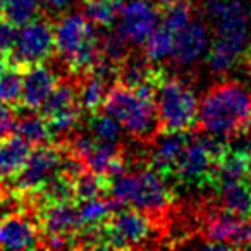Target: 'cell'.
<instances>
[{"label":"cell","instance_id":"d4e9b609","mask_svg":"<svg viewBox=\"0 0 251 251\" xmlns=\"http://www.w3.org/2000/svg\"><path fill=\"white\" fill-rule=\"evenodd\" d=\"M108 83L103 81L101 77L95 76L90 73V76L79 84L77 90V101H79L81 110H86L90 114L98 112L103 107V101L108 93Z\"/></svg>","mask_w":251,"mask_h":251},{"label":"cell","instance_id":"9a60e30c","mask_svg":"<svg viewBox=\"0 0 251 251\" xmlns=\"http://www.w3.org/2000/svg\"><path fill=\"white\" fill-rule=\"evenodd\" d=\"M59 84V77L50 67L43 64L28 66L26 73L23 74V91L21 101L28 110H38L53 88Z\"/></svg>","mask_w":251,"mask_h":251},{"label":"cell","instance_id":"83f0119b","mask_svg":"<svg viewBox=\"0 0 251 251\" xmlns=\"http://www.w3.org/2000/svg\"><path fill=\"white\" fill-rule=\"evenodd\" d=\"M114 205L110 200H84L79 201L77 205V220H79V227H98L103 226L107 219L110 217Z\"/></svg>","mask_w":251,"mask_h":251},{"label":"cell","instance_id":"7c38bea8","mask_svg":"<svg viewBox=\"0 0 251 251\" xmlns=\"http://www.w3.org/2000/svg\"><path fill=\"white\" fill-rule=\"evenodd\" d=\"M62 155L50 145L36 147L35 150H31L21 172L14 177L16 186L21 191H36L49 179L59 174V169L62 167Z\"/></svg>","mask_w":251,"mask_h":251},{"label":"cell","instance_id":"e575fe53","mask_svg":"<svg viewBox=\"0 0 251 251\" xmlns=\"http://www.w3.org/2000/svg\"><path fill=\"white\" fill-rule=\"evenodd\" d=\"M101 191H105V184L101 181V176L98 174H83L79 177L74 179V195L79 201H84V200H93V198H100Z\"/></svg>","mask_w":251,"mask_h":251},{"label":"cell","instance_id":"ba28073f","mask_svg":"<svg viewBox=\"0 0 251 251\" xmlns=\"http://www.w3.org/2000/svg\"><path fill=\"white\" fill-rule=\"evenodd\" d=\"M151 232V222L147 213L136 208H122L103 224V246L136 248L147 243Z\"/></svg>","mask_w":251,"mask_h":251},{"label":"cell","instance_id":"ab89813d","mask_svg":"<svg viewBox=\"0 0 251 251\" xmlns=\"http://www.w3.org/2000/svg\"><path fill=\"white\" fill-rule=\"evenodd\" d=\"M246 55H248V69H250V73H251V42H250V47H248V50H246Z\"/></svg>","mask_w":251,"mask_h":251},{"label":"cell","instance_id":"5bb4252c","mask_svg":"<svg viewBox=\"0 0 251 251\" xmlns=\"http://www.w3.org/2000/svg\"><path fill=\"white\" fill-rule=\"evenodd\" d=\"M136 191L131 206L145 213H160L171 203V191L164 177L155 169H143L136 172Z\"/></svg>","mask_w":251,"mask_h":251},{"label":"cell","instance_id":"ee69618b","mask_svg":"<svg viewBox=\"0 0 251 251\" xmlns=\"http://www.w3.org/2000/svg\"><path fill=\"white\" fill-rule=\"evenodd\" d=\"M2 2H4V0H2Z\"/></svg>","mask_w":251,"mask_h":251},{"label":"cell","instance_id":"d590c367","mask_svg":"<svg viewBox=\"0 0 251 251\" xmlns=\"http://www.w3.org/2000/svg\"><path fill=\"white\" fill-rule=\"evenodd\" d=\"M16 114L9 103H2L0 101V141L11 136L16 131Z\"/></svg>","mask_w":251,"mask_h":251},{"label":"cell","instance_id":"44dd1931","mask_svg":"<svg viewBox=\"0 0 251 251\" xmlns=\"http://www.w3.org/2000/svg\"><path fill=\"white\" fill-rule=\"evenodd\" d=\"M220 206L226 212L232 213L241 219L251 217V184L248 181L219 184Z\"/></svg>","mask_w":251,"mask_h":251},{"label":"cell","instance_id":"9c48e42d","mask_svg":"<svg viewBox=\"0 0 251 251\" xmlns=\"http://www.w3.org/2000/svg\"><path fill=\"white\" fill-rule=\"evenodd\" d=\"M160 9L148 0H126L117 31L131 47H141L160 25Z\"/></svg>","mask_w":251,"mask_h":251},{"label":"cell","instance_id":"f546056e","mask_svg":"<svg viewBox=\"0 0 251 251\" xmlns=\"http://www.w3.org/2000/svg\"><path fill=\"white\" fill-rule=\"evenodd\" d=\"M88 131L90 134L98 141H105V143H117L121 141L122 138V126L115 121L112 115L108 114H97L95 112L91 115L90 122H88Z\"/></svg>","mask_w":251,"mask_h":251},{"label":"cell","instance_id":"603a6c76","mask_svg":"<svg viewBox=\"0 0 251 251\" xmlns=\"http://www.w3.org/2000/svg\"><path fill=\"white\" fill-rule=\"evenodd\" d=\"M250 151H232L226 153L215 171V182L229 184V182L248 181V165H250Z\"/></svg>","mask_w":251,"mask_h":251},{"label":"cell","instance_id":"2e32d148","mask_svg":"<svg viewBox=\"0 0 251 251\" xmlns=\"http://www.w3.org/2000/svg\"><path fill=\"white\" fill-rule=\"evenodd\" d=\"M244 219L232 213L220 210L210 215L205 226L206 246L219 250V248H241V236H243Z\"/></svg>","mask_w":251,"mask_h":251},{"label":"cell","instance_id":"4fadbf2b","mask_svg":"<svg viewBox=\"0 0 251 251\" xmlns=\"http://www.w3.org/2000/svg\"><path fill=\"white\" fill-rule=\"evenodd\" d=\"M71 153L79 158L88 171L98 176H107L110 165L121 158L117 143L98 141L90 133L71 138Z\"/></svg>","mask_w":251,"mask_h":251},{"label":"cell","instance_id":"ffe728a7","mask_svg":"<svg viewBox=\"0 0 251 251\" xmlns=\"http://www.w3.org/2000/svg\"><path fill=\"white\" fill-rule=\"evenodd\" d=\"M29 153L31 145L18 134L0 141V181L14 179L25 167Z\"/></svg>","mask_w":251,"mask_h":251},{"label":"cell","instance_id":"f1b7e54d","mask_svg":"<svg viewBox=\"0 0 251 251\" xmlns=\"http://www.w3.org/2000/svg\"><path fill=\"white\" fill-rule=\"evenodd\" d=\"M40 198L49 205V203H60V201H73L76 198L74 195V179L67 177L66 174L59 172L52 179L45 182L42 188L36 189Z\"/></svg>","mask_w":251,"mask_h":251},{"label":"cell","instance_id":"cb8c5ba5","mask_svg":"<svg viewBox=\"0 0 251 251\" xmlns=\"http://www.w3.org/2000/svg\"><path fill=\"white\" fill-rule=\"evenodd\" d=\"M158 74L155 73L150 67V60L145 57V59H136V57H131V59H126L121 64V69H119V77H121V84L127 88H138L143 86V84H150L157 81Z\"/></svg>","mask_w":251,"mask_h":251},{"label":"cell","instance_id":"8fae6325","mask_svg":"<svg viewBox=\"0 0 251 251\" xmlns=\"http://www.w3.org/2000/svg\"><path fill=\"white\" fill-rule=\"evenodd\" d=\"M210 29L208 25L201 19H191L186 26L177 29L174 35V49L171 60L177 67H189L203 59L208 53Z\"/></svg>","mask_w":251,"mask_h":251},{"label":"cell","instance_id":"484cf974","mask_svg":"<svg viewBox=\"0 0 251 251\" xmlns=\"http://www.w3.org/2000/svg\"><path fill=\"white\" fill-rule=\"evenodd\" d=\"M126 0H84L83 14L95 26L108 28L119 19Z\"/></svg>","mask_w":251,"mask_h":251},{"label":"cell","instance_id":"4316f807","mask_svg":"<svg viewBox=\"0 0 251 251\" xmlns=\"http://www.w3.org/2000/svg\"><path fill=\"white\" fill-rule=\"evenodd\" d=\"M174 35L176 33L165 28L164 25H158L143 43V55L150 62H162L165 59H171L172 49H174Z\"/></svg>","mask_w":251,"mask_h":251},{"label":"cell","instance_id":"7bdbcfd3","mask_svg":"<svg viewBox=\"0 0 251 251\" xmlns=\"http://www.w3.org/2000/svg\"><path fill=\"white\" fill-rule=\"evenodd\" d=\"M40 2H45V0H40Z\"/></svg>","mask_w":251,"mask_h":251},{"label":"cell","instance_id":"30bf717a","mask_svg":"<svg viewBox=\"0 0 251 251\" xmlns=\"http://www.w3.org/2000/svg\"><path fill=\"white\" fill-rule=\"evenodd\" d=\"M49 121L53 133H69L79 121L81 107L77 101V90L69 83H59L40 108Z\"/></svg>","mask_w":251,"mask_h":251},{"label":"cell","instance_id":"74e56055","mask_svg":"<svg viewBox=\"0 0 251 251\" xmlns=\"http://www.w3.org/2000/svg\"><path fill=\"white\" fill-rule=\"evenodd\" d=\"M7 215H11V208H9V205L0 203V222H2Z\"/></svg>","mask_w":251,"mask_h":251},{"label":"cell","instance_id":"7402d4cb","mask_svg":"<svg viewBox=\"0 0 251 251\" xmlns=\"http://www.w3.org/2000/svg\"><path fill=\"white\" fill-rule=\"evenodd\" d=\"M14 133L28 141L29 145H35V147L50 145L53 134H55L50 127L49 121L43 115H36L33 112H28V114L16 119Z\"/></svg>","mask_w":251,"mask_h":251},{"label":"cell","instance_id":"1f68e13d","mask_svg":"<svg viewBox=\"0 0 251 251\" xmlns=\"http://www.w3.org/2000/svg\"><path fill=\"white\" fill-rule=\"evenodd\" d=\"M162 25L171 31H177L193 19V5L189 0H174L169 5L160 9Z\"/></svg>","mask_w":251,"mask_h":251},{"label":"cell","instance_id":"e0dca14e","mask_svg":"<svg viewBox=\"0 0 251 251\" xmlns=\"http://www.w3.org/2000/svg\"><path fill=\"white\" fill-rule=\"evenodd\" d=\"M38 230L25 215H7L0 222V248L2 250H29L38 246Z\"/></svg>","mask_w":251,"mask_h":251},{"label":"cell","instance_id":"ac0fdd59","mask_svg":"<svg viewBox=\"0 0 251 251\" xmlns=\"http://www.w3.org/2000/svg\"><path fill=\"white\" fill-rule=\"evenodd\" d=\"M186 131H165L162 136H155V145L151 150V165L162 176L172 174L177 164L179 155L182 153L186 143L189 141Z\"/></svg>","mask_w":251,"mask_h":251},{"label":"cell","instance_id":"f35d334b","mask_svg":"<svg viewBox=\"0 0 251 251\" xmlns=\"http://www.w3.org/2000/svg\"><path fill=\"white\" fill-rule=\"evenodd\" d=\"M4 55H5V53H0V73H2V71H4L5 67L9 66V60L5 59Z\"/></svg>","mask_w":251,"mask_h":251},{"label":"cell","instance_id":"52a82bcc","mask_svg":"<svg viewBox=\"0 0 251 251\" xmlns=\"http://www.w3.org/2000/svg\"><path fill=\"white\" fill-rule=\"evenodd\" d=\"M55 43H53V28L45 19L35 18L33 21L19 26L16 29V38L11 49L12 62L16 66H35L42 64L52 55Z\"/></svg>","mask_w":251,"mask_h":251},{"label":"cell","instance_id":"4dcf8cb0","mask_svg":"<svg viewBox=\"0 0 251 251\" xmlns=\"http://www.w3.org/2000/svg\"><path fill=\"white\" fill-rule=\"evenodd\" d=\"M4 14L9 23L14 26H23L33 21L38 16L40 2L38 0H4Z\"/></svg>","mask_w":251,"mask_h":251},{"label":"cell","instance_id":"5b68a950","mask_svg":"<svg viewBox=\"0 0 251 251\" xmlns=\"http://www.w3.org/2000/svg\"><path fill=\"white\" fill-rule=\"evenodd\" d=\"M155 107L165 131H188L196 124L200 101L195 90L179 77L157 76Z\"/></svg>","mask_w":251,"mask_h":251},{"label":"cell","instance_id":"836d02e7","mask_svg":"<svg viewBox=\"0 0 251 251\" xmlns=\"http://www.w3.org/2000/svg\"><path fill=\"white\" fill-rule=\"evenodd\" d=\"M129 47L131 45L119 35V31L108 33L107 36L100 38V55L121 66V64L127 59V50H129Z\"/></svg>","mask_w":251,"mask_h":251},{"label":"cell","instance_id":"8d00e7d4","mask_svg":"<svg viewBox=\"0 0 251 251\" xmlns=\"http://www.w3.org/2000/svg\"><path fill=\"white\" fill-rule=\"evenodd\" d=\"M16 38V26L12 23L0 21V53L11 52Z\"/></svg>","mask_w":251,"mask_h":251},{"label":"cell","instance_id":"7a4b0ae2","mask_svg":"<svg viewBox=\"0 0 251 251\" xmlns=\"http://www.w3.org/2000/svg\"><path fill=\"white\" fill-rule=\"evenodd\" d=\"M196 124L222 141L241 134L251 124V91L237 81L212 86L200 101Z\"/></svg>","mask_w":251,"mask_h":251},{"label":"cell","instance_id":"277c9868","mask_svg":"<svg viewBox=\"0 0 251 251\" xmlns=\"http://www.w3.org/2000/svg\"><path fill=\"white\" fill-rule=\"evenodd\" d=\"M53 43L73 71H91L100 59V36L95 25L81 12L62 16L53 28Z\"/></svg>","mask_w":251,"mask_h":251},{"label":"cell","instance_id":"d6986e66","mask_svg":"<svg viewBox=\"0 0 251 251\" xmlns=\"http://www.w3.org/2000/svg\"><path fill=\"white\" fill-rule=\"evenodd\" d=\"M42 229L45 237H67L79 229L77 206L73 201L49 203L42 213Z\"/></svg>","mask_w":251,"mask_h":251},{"label":"cell","instance_id":"d6a6232c","mask_svg":"<svg viewBox=\"0 0 251 251\" xmlns=\"http://www.w3.org/2000/svg\"><path fill=\"white\" fill-rule=\"evenodd\" d=\"M23 91V73H19L18 67L9 64L0 73V101L2 103H16L21 100Z\"/></svg>","mask_w":251,"mask_h":251},{"label":"cell","instance_id":"b9f144b4","mask_svg":"<svg viewBox=\"0 0 251 251\" xmlns=\"http://www.w3.org/2000/svg\"><path fill=\"white\" fill-rule=\"evenodd\" d=\"M4 16V4H2V0H0V19Z\"/></svg>","mask_w":251,"mask_h":251},{"label":"cell","instance_id":"3957f363","mask_svg":"<svg viewBox=\"0 0 251 251\" xmlns=\"http://www.w3.org/2000/svg\"><path fill=\"white\" fill-rule=\"evenodd\" d=\"M101 110L112 115L126 133L138 140H153L160 127L155 107V83L134 90L124 84L110 88Z\"/></svg>","mask_w":251,"mask_h":251},{"label":"cell","instance_id":"8992f818","mask_svg":"<svg viewBox=\"0 0 251 251\" xmlns=\"http://www.w3.org/2000/svg\"><path fill=\"white\" fill-rule=\"evenodd\" d=\"M226 153V147L219 138H213L210 134L191 136L182 153L179 155L172 176L186 184L208 181L215 177V171Z\"/></svg>","mask_w":251,"mask_h":251},{"label":"cell","instance_id":"60d3db41","mask_svg":"<svg viewBox=\"0 0 251 251\" xmlns=\"http://www.w3.org/2000/svg\"><path fill=\"white\" fill-rule=\"evenodd\" d=\"M248 182L251 184V155H250V165H248Z\"/></svg>","mask_w":251,"mask_h":251},{"label":"cell","instance_id":"6da1fadb","mask_svg":"<svg viewBox=\"0 0 251 251\" xmlns=\"http://www.w3.org/2000/svg\"><path fill=\"white\" fill-rule=\"evenodd\" d=\"M205 11L213 28L206 62L212 73L226 74L237 66L250 47V7L243 0H206Z\"/></svg>","mask_w":251,"mask_h":251}]
</instances>
